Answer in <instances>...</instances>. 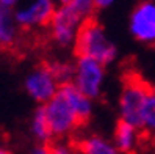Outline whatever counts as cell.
I'll list each match as a JSON object with an SVG mask.
<instances>
[{
    "label": "cell",
    "mask_w": 155,
    "mask_h": 154,
    "mask_svg": "<svg viewBox=\"0 0 155 154\" xmlns=\"http://www.w3.org/2000/svg\"><path fill=\"white\" fill-rule=\"evenodd\" d=\"M53 137L68 139L85 126L94 113V99L72 84H61L57 94L44 104Z\"/></svg>",
    "instance_id": "6da1fadb"
},
{
    "label": "cell",
    "mask_w": 155,
    "mask_h": 154,
    "mask_svg": "<svg viewBox=\"0 0 155 154\" xmlns=\"http://www.w3.org/2000/svg\"><path fill=\"white\" fill-rule=\"evenodd\" d=\"M74 52L75 55L96 58L107 66L117 58V46L108 35L107 29L94 17L81 24L74 44Z\"/></svg>",
    "instance_id": "7a4b0ae2"
},
{
    "label": "cell",
    "mask_w": 155,
    "mask_h": 154,
    "mask_svg": "<svg viewBox=\"0 0 155 154\" xmlns=\"http://www.w3.org/2000/svg\"><path fill=\"white\" fill-rule=\"evenodd\" d=\"M107 80V65L86 55H77L74 60V84L88 98L97 99L102 96Z\"/></svg>",
    "instance_id": "3957f363"
},
{
    "label": "cell",
    "mask_w": 155,
    "mask_h": 154,
    "mask_svg": "<svg viewBox=\"0 0 155 154\" xmlns=\"http://www.w3.org/2000/svg\"><path fill=\"white\" fill-rule=\"evenodd\" d=\"M149 90V84L138 77H127L121 90L119 99H117V113L119 120L135 124L141 129V115L146 101V94Z\"/></svg>",
    "instance_id": "277c9868"
},
{
    "label": "cell",
    "mask_w": 155,
    "mask_h": 154,
    "mask_svg": "<svg viewBox=\"0 0 155 154\" xmlns=\"http://www.w3.org/2000/svg\"><path fill=\"white\" fill-rule=\"evenodd\" d=\"M85 21V17L77 13L71 5H58L52 22L49 24L50 39L60 49H74L78 30Z\"/></svg>",
    "instance_id": "5b68a950"
},
{
    "label": "cell",
    "mask_w": 155,
    "mask_h": 154,
    "mask_svg": "<svg viewBox=\"0 0 155 154\" xmlns=\"http://www.w3.org/2000/svg\"><path fill=\"white\" fill-rule=\"evenodd\" d=\"M55 0H21L14 8V16L21 30L49 27L57 11Z\"/></svg>",
    "instance_id": "8992f818"
},
{
    "label": "cell",
    "mask_w": 155,
    "mask_h": 154,
    "mask_svg": "<svg viewBox=\"0 0 155 154\" xmlns=\"http://www.w3.org/2000/svg\"><path fill=\"white\" fill-rule=\"evenodd\" d=\"M61 87V82L55 76L50 63H42L38 65L33 71L27 74L24 80V88L35 102L45 104L47 101L57 94Z\"/></svg>",
    "instance_id": "52a82bcc"
},
{
    "label": "cell",
    "mask_w": 155,
    "mask_h": 154,
    "mask_svg": "<svg viewBox=\"0 0 155 154\" xmlns=\"http://www.w3.org/2000/svg\"><path fill=\"white\" fill-rule=\"evenodd\" d=\"M129 32L143 46L155 47V2L143 0L136 3L129 16Z\"/></svg>",
    "instance_id": "ba28073f"
},
{
    "label": "cell",
    "mask_w": 155,
    "mask_h": 154,
    "mask_svg": "<svg viewBox=\"0 0 155 154\" xmlns=\"http://www.w3.org/2000/svg\"><path fill=\"white\" fill-rule=\"evenodd\" d=\"M143 131L135 124L119 120L113 131V142L122 154H135L140 146Z\"/></svg>",
    "instance_id": "9c48e42d"
},
{
    "label": "cell",
    "mask_w": 155,
    "mask_h": 154,
    "mask_svg": "<svg viewBox=\"0 0 155 154\" xmlns=\"http://www.w3.org/2000/svg\"><path fill=\"white\" fill-rule=\"evenodd\" d=\"M74 143L80 154H122L113 139L104 137L100 134H86Z\"/></svg>",
    "instance_id": "30bf717a"
},
{
    "label": "cell",
    "mask_w": 155,
    "mask_h": 154,
    "mask_svg": "<svg viewBox=\"0 0 155 154\" xmlns=\"http://www.w3.org/2000/svg\"><path fill=\"white\" fill-rule=\"evenodd\" d=\"M21 27L16 21L14 8L0 6V50H11L19 38Z\"/></svg>",
    "instance_id": "8fae6325"
},
{
    "label": "cell",
    "mask_w": 155,
    "mask_h": 154,
    "mask_svg": "<svg viewBox=\"0 0 155 154\" xmlns=\"http://www.w3.org/2000/svg\"><path fill=\"white\" fill-rule=\"evenodd\" d=\"M30 131L38 143H50L55 140L49 118H47V113H45V108H44V104H39V107L33 112L31 121H30Z\"/></svg>",
    "instance_id": "7c38bea8"
},
{
    "label": "cell",
    "mask_w": 155,
    "mask_h": 154,
    "mask_svg": "<svg viewBox=\"0 0 155 154\" xmlns=\"http://www.w3.org/2000/svg\"><path fill=\"white\" fill-rule=\"evenodd\" d=\"M141 131L143 132H155V87L149 85L146 101L141 115Z\"/></svg>",
    "instance_id": "4fadbf2b"
},
{
    "label": "cell",
    "mask_w": 155,
    "mask_h": 154,
    "mask_svg": "<svg viewBox=\"0 0 155 154\" xmlns=\"http://www.w3.org/2000/svg\"><path fill=\"white\" fill-rule=\"evenodd\" d=\"M77 13H80L85 19H91L94 16L96 10H99L97 5H96V0H71L69 3Z\"/></svg>",
    "instance_id": "5bb4252c"
},
{
    "label": "cell",
    "mask_w": 155,
    "mask_h": 154,
    "mask_svg": "<svg viewBox=\"0 0 155 154\" xmlns=\"http://www.w3.org/2000/svg\"><path fill=\"white\" fill-rule=\"evenodd\" d=\"M49 148H50V154H80L74 142L69 143V142H64L63 139H57L55 142H50Z\"/></svg>",
    "instance_id": "9a60e30c"
},
{
    "label": "cell",
    "mask_w": 155,
    "mask_h": 154,
    "mask_svg": "<svg viewBox=\"0 0 155 154\" xmlns=\"http://www.w3.org/2000/svg\"><path fill=\"white\" fill-rule=\"evenodd\" d=\"M28 154H50L49 143H38L36 146H33V148L30 149Z\"/></svg>",
    "instance_id": "2e32d148"
},
{
    "label": "cell",
    "mask_w": 155,
    "mask_h": 154,
    "mask_svg": "<svg viewBox=\"0 0 155 154\" xmlns=\"http://www.w3.org/2000/svg\"><path fill=\"white\" fill-rule=\"evenodd\" d=\"M116 0H96V5L99 10H105V8H110Z\"/></svg>",
    "instance_id": "e0dca14e"
},
{
    "label": "cell",
    "mask_w": 155,
    "mask_h": 154,
    "mask_svg": "<svg viewBox=\"0 0 155 154\" xmlns=\"http://www.w3.org/2000/svg\"><path fill=\"white\" fill-rule=\"evenodd\" d=\"M19 2H21V0H0V6H6V8H16Z\"/></svg>",
    "instance_id": "ac0fdd59"
},
{
    "label": "cell",
    "mask_w": 155,
    "mask_h": 154,
    "mask_svg": "<svg viewBox=\"0 0 155 154\" xmlns=\"http://www.w3.org/2000/svg\"><path fill=\"white\" fill-rule=\"evenodd\" d=\"M0 154H13V151H10L8 148H0Z\"/></svg>",
    "instance_id": "d6986e66"
},
{
    "label": "cell",
    "mask_w": 155,
    "mask_h": 154,
    "mask_svg": "<svg viewBox=\"0 0 155 154\" xmlns=\"http://www.w3.org/2000/svg\"><path fill=\"white\" fill-rule=\"evenodd\" d=\"M152 135H153V139H155V132H153V134H152Z\"/></svg>",
    "instance_id": "ffe728a7"
}]
</instances>
